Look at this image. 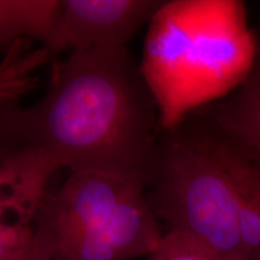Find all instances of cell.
Masks as SVG:
<instances>
[{"mask_svg":"<svg viewBox=\"0 0 260 260\" xmlns=\"http://www.w3.org/2000/svg\"><path fill=\"white\" fill-rule=\"evenodd\" d=\"M2 149L28 148L71 172L145 180L160 134L157 104L126 47L71 51L34 105L2 107Z\"/></svg>","mask_w":260,"mask_h":260,"instance_id":"1","label":"cell"},{"mask_svg":"<svg viewBox=\"0 0 260 260\" xmlns=\"http://www.w3.org/2000/svg\"><path fill=\"white\" fill-rule=\"evenodd\" d=\"M258 50L243 2H164L148 23L140 63L162 132L235 92Z\"/></svg>","mask_w":260,"mask_h":260,"instance_id":"2","label":"cell"},{"mask_svg":"<svg viewBox=\"0 0 260 260\" xmlns=\"http://www.w3.org/2000/svg\"><path fill=\"white\" fill-rule=\"evenodd\" d=\"M146 174V199L165 233L188 235L228 258L249 260L239 228V141L213 121L188 116L162 132Z\"/></svg>","mask_w":260,"mask_h":260,"instance_id":"3","label":"cell"},{"mask_svg":"<svg viewBox=\"0 0 260 260\" xmlns=\"http://www.w3.org/2000/svg\"><path fill=\"white\" fill-rule=\"evenodd\" d=\"M32 225L51 260H134L151 254L165 234L145 180L93 171L71 172Z\"/></svg>","mask_w":260,"mask_h":260,"instance_id":"4","label":"cell"},{"mask_svg":"<svg viewBox=\"0 0 260 260\" xmlns=\"http://www.w3.org/2000/svg\"><path fill=\"white\" fill-rule=\"evenodd\" d=\"M162 4L158 0H63L60 52L126 47Z\"/></svg>","mask_w":260,"mask_h":260,"instance_id":"5","label":"cell"},{"mask_svg":"<svg viewBox=\"0 0 260 260\" xmlns=\"http://www.w3.org/2000/svg\"><path fill=\"white\" fill-rule=\"evenodd\" d=\"M60 169L46 155L28 148L2 149L0 214L2 219L32 223L50 191L47 184Z\"/></svg>","mask_w":260,"mask_h":260,"instance_id":"6","label":"cell"},{"mask_svg":"<svg viewBox=\"0 0 260 260\" xmlns=\"http://www.w3.org/2000/svg\"><path fill=\"white\" fill-rule=\"evenodd\" d=\"M61 15L63 0H0V46L27 39L59 53Z\"/></svg>","mask_w":260,"mask_h":260,"instance_id":"7","label":"cell"},{"mask_svg":"<svg viewBox=\"0 0 260 260\" xmlns=\"http://www.w3.org/2000/svg\"><path fill=\"white\" fill-rule=\"evenodd\" d=\"M209 115L223 130L260 153V44L247 79L235 92L214 103Z\"/></svg>","mask_w":260,"mask_h":260,"instance_id":"8","label":"cell"},{"mask_svg":"<svg viewBox=\"0 0 260 260\" xmlns=\"http://www.w3.org/2000/svg\"><path fill=\"white\" fill-rule=\"evenodd\" d=\"M237 140L240 236L243 251L249 260H253L260 253V153L242 140Z\"/></svg>","mask_w":260,"mask_h":260,"instance_id":"9","label":"cell"},{"mask_svg":"<svg viewBox=\"0 0 260 260\" xmlns=\"http://www.w3.org/2000/svg\"><path fill=\"white\" fill-rule=\"evenodd\" d=\"M30 40L16 41L11 47L6 50V56L2 64V107L19 105L18 99L22 94L27 93L28 87L32 82L31 71H35L48 60L53 54L47 48L29 51Z\"/></svg>","mask_w":260,"mask_h":260,"instance_id":"10","label":"cell"},{"mask_svg":"<svg viewBox=\"0 0 260 260\" xmlns=\"http://www.w3.org/2000/svg\"><path fill=\"white\" fill-rule=\"evenodd\" d=\"M148 260H239L218 254L193 237L177 233H165Z\"/></svg>","mask_w":260,"mask_h":260,"instance_id":"11","label":"cell"},{"mask_svg":"<svg viewBox=\"0 0 260 260\" xmlns=\"http://www.w3.org/2000/svg\"><path fill=\"white\" fill-rule=\"evenodd\" d=\"M0 260H51V255L34 234L32 239L18 245L0 247Z\"/></svg>","mask_w":260,"mask_h":260,"instance_id":"12","label":"cell"},{"mask_svg":"<svg viewBox=\"0 0 260 260\" xmlns=\"http://www.w3.org/2000/svg\"><path fill=\"white\" fill-rule=\"evenodd\" d=\"M253 260H260V253H258V254H256L254 258H253Z\"/></svg>","mask_w":260,"mask_h":260,"instance_id":"13","label":"cell"}]
</instances>
